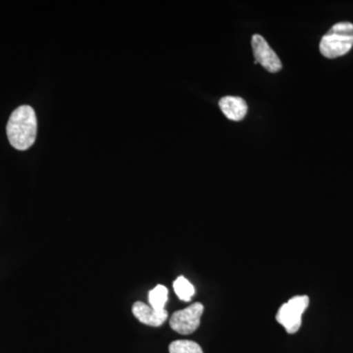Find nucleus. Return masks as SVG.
I'll return each mask as SVG.
<instances>
[{
	"label": "nucleus",
	"mask_w": 353,
	"mask_h": 353,
	"mask_svg": "<svg viewBox=\"0 0 353 353\" xmlns=\"http://www.w3.org/2000/svg\"><path fill=\"white\" fill-rule=\"evenodd\" d=\"M170 353H203L199 343L192 341L180 340L171 343L169 345Z\"/></svg>",
	"instance_id": "nucleus-10"
},
{
	"label": "nucleus",
	"mask_w": 353,
	"mask_h": 353,
	"mask_svg": "<svg viewBox=\"0 0 353 353\" xmlns=\"http://www.w3.org/2000/svg\"><path fill=\"white\" fill-rule=\"evenodd\" d=\"M132 314L143 324L148 326L159 327L168 318V312L166 309L164 310H155L152 306L146 305L145 303L137 301L132 305Z\"/></svg>",
	"instance_id": "nucleus-6"
},
{
	"label": "nucleus",
	"mask_w": 353,
	"mask_h": 353,
	"mask_svg": "<svg viewBox=\"0 0 353 353\" xmlns=\"http://www.w3.org/2000/svg\"><path fill=\"white\" fill-rule=\"evenodd\" d=\"M309 305L307 296H296L283 304L279 309L276 319L289 334H294L301 326V316Z\"/></svg>",
	"instance_id": "nucleus-3"
},
{
	"label": "nucleus",
	"mask_w": 353,
	"mask_h": 353,
	"mask_svg": "<svg viewBox=\"0 0 353 353\" xmlns=\"http://www.w3.org/2000/svg\"><path fill=\"white\" fill-rule=\"evenodd\" d=\"M9 143L18 150H26L34 145L38 132L36 112L29 105L19 106L13 111L6 127Z\"/></svg>",
	"instance_id": "nucleus-1"
},
{
	"label": "nucleus",
	"mask_w": 353,
	"mask_h": 353,
	"mask_svg": "<svg viewBox=\"0 0 353 353\" xmlns=\"http://www.w3.org/2000/svg\"><path fill=\"white\" fill-rule=\"evenodd\" d=\"M353 46V24L341 22L334 25L320 41V52L323 57L334 59L343 57Z\"/></svg>",
	"instance_id": "nucleus-2"
},
{
	"label": "nucleus",
	"mask_w": 353,
	"mask_h": 353,
	"mask_svg": "<svg viewBox=\"0 0 353 353\" xmlns=\"http://www.w3.org/2000/svg\"><path fill=\"white\" fill-rule=\"evenodd\" d=\"M174 290H175L176 296L181 301L189 303L192 297L196 294V290H194V285L190 284L189 280H187L183 276H180L176 279L175 282L173 284Z\"/></svg>",
	"instance_id": "nucleus-9"
},
{
	"label": "nucleus",
	"mask_w": 353,
	"mask_h": 353,
	"mask_svg": "<svg viewBox=\"0 0 353 353\" xmlns=\"http://www.w3.org/2000/svg\"><path fill=\"white\" fill-rule=\"evenodd\" d=\"M253 54L257 64L261 65L267 71L271 73H276L282 69V62L280 58L276 54L275 51L272 50L269 43L265 41L263 37L260 34H254L252 39Z\"/></svg>",
	"instance_id": "nucleus-5"
},
{
	"label": "nucleus",
	"mask_w": 353,
	"mask_h": 353,
	"mask_svg": "<svg viewBox=\"0 0 353 353\" xmlns=\"http://www.w3.org/2000/svg\"><path fill=\"white\" fill-rule=\"evenodd\" d=\"M203 311L204 306L201 303H196L189 307L176 311L170 319L171 328L181 334L194 333L201 325Z\"/></svg>",
	"instance_id": "nucleus-4"
},
{
	"label": "nucleus",
	"mask_w": 353,
	"mask_h": 353,
	"mask_svg": "<svg viewBox=\"0 0 353 353\" xmlns=\"http://www.w3.org/2000/svg\"><path fill=\"white\" fill-rule=\"evenodd\" d=\"M168 301V290L165 285H158L148 292V301L155 310H164Z\"/></svg>",
	"instance_id": "nucleus-8"
},
{
	"label": "nucleus",
	"mask_w": 353,
	"mask_h": 353,
	"mask_svg": "<svg viewBox=\"0 0 353 353\" xmlns=\"http://www.w3.org/2000/svg\"><path fill=\"white\" fill-rule=\"evenodd\" d=\"M219 106L228 119L239 122L248 113V104L239 97H224L220 99Z\"/></svg>",
	"instance_id": "nucleus-7"
}]
</instances>
